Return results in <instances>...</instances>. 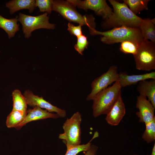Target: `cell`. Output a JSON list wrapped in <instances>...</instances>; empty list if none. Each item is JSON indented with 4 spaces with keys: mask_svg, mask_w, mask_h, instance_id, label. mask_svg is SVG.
<instances>
[{
    "mask_svg": "<svg viewBox=\"0 0 155 155\" xmlns=\"http://www.w3.org/2000/svg\"><path fill=\"white\" fill-rule=\"evenodd\" d=\"M113 11L111 16L105 20L102 26L105 29L126 26L139 28L142 19L133 13L124 3L109 0Z\"/></svg>",
    "mask_w": 155,
    "mask_h": 155,
    "instance_id": "cell-1",
    "label": "cell"
},
{
    "mask_svg": "<svg viewBox=\"0 0 155 155\" xmlns=\"http://www.w3.org/2000/svg\"><path fill=\"white\" fill-rule=\"evenodd\" d=\"M89 30L90 34L92 35L102 36L100 38L101 41L107 44L121 42L127 40L140 44L144 40L139 28L123 26L105 32L98 31L93 28H89Z\"/></svg>",
    "mask_w": 155,
    "mask_h": 155,
    "instance_id": "cell-2",
    "label": "cell"
},
{
    "mask_svg": "<svg viewBox=\"0 0 155 155\" xmlns=\"http://www.w3.org/2000/svg\"><path fill=\"white\" fill-rule=\"evenodd\" d=\"M122 87L118 81L98 93L92 100L93 115L95 118L106 115L121 96Z\"/></svg>",
    "mask_w": 155,
    "mask_h": 155,
    "instance_id": "cell-3",
    "label": "cell"
},
{
    "mask_svg": "<svg viewBox=\"0 0 155 155\" xmlns=\"http://www.w3.org/2000/svg\"><path fill=\"white\" fill-rule=\"evenodd\" d=\"M52 9L70 22L82 26H87L89 28L96 27L95 18L92 15L82 16L77 11L75 7L67 0H53Z\"/></svg>",
    "mask_w": 155,
    "mask_h": 155,
    "instance_id": "cell-4",
    "label": "cell"
},
{
    "mask_svg": "<svg viewBox=\"0 0 155 155\" xmlns=\"http://www.w3.org/2000/svg\"><path fill=\"white\" fill-rule=\"evenodd\" d=\"M136 68L150 71L155 69V43L144 39L140 44L133 55Z\"/></svg>",
    "mask_w": 155,
    "mask_h": 155,
    "instance_id": "cell-5",
    "label": "cell"
},
{
    "mask_svg": "<svg viewBox=\"0 0 155 155\" xmlns=\"http://www.w3.org/2000/svg\"><path fill=\"white\" fill-rule=\"evenodd\" d=\"M82 115L79 112L75 113L63 123V133L59 135V138L62 140L66 145H75L81 143Z\"/></svg>",
    "mask_w": 155,
    "mask_h": 155,
    "instance_id": "cell-6",
    "label": "cell"
},
{
    "mask_svg": "<svg viewBox=\"0 0 155 155\" xmlns=\"http://www.w3.org/2000/svg\"><path fill=\"white\" fill-rule=\"evenodd\" d=\"M47 13H45L37 16H32L20 13L18 20L22 24L26 38H29L34 30L41 28L54 29L55 25L49 22Z\"/></svg>",
    "mask_w": 155,
    "mask_h": 155,
    "instance_id": "cell-7",
    "label": "cell"
},
{
    "mask_svg": "<svg viewBox=\"0 0 155 155\" xmlns=\"http://www.w3.org/2000/svg\"><path fill=\"white\" fill-rule=\"evenodd\" d=\"M118 78L117 66L115 65L111 66L106 72L92 82L91 92L87 96L86 100H92L98 93L108 87L113 82L117 81Z\"/></svg>",
    "mask_w": 155,
    "mask_h": 155,
    "instance_id": "cell-8",
    "label": "cell"
},
{
    "mask_svg": "<svg viewBox=\"0 0 155 155\" xmlns=\"http://www.w3.org/2000/svg\"><path fill=\"white\" fill-rule=\"evenodd\" d=\"M78 8L85 11L90 9L93 10L97 15L101 16L105 20L109 17L113 11L104 0H67Z\"/></svg>",
    "mask_w": 155,
    "mask_h": 155,
    "instance_id": "cell-9",
    "label": "cell"
},
{
    "mask_svg": "<svg viewBox=\"0 0 155 155\" xmlns=\"http://www.w3.org/2000/svg\"><path fill=\"white\" fill-rule=\"evenodd\" d=\"M29 106L34 107L37 106L44 108L49 112H55L59 117L64 118L66 115L65 110L55 106L44 99L42 96L39 97L34 94L29 90L25 91L23 94Z\"/></svg>",
    "mask_w": 155,
    "mask_h": 155,
    "instance_id": "cell-10",
    "label": "cell"
},
{
    "mask_svg": "<svg viewBox=\"0 0 155 155\" xmlns=\"http://www.w3.org/2000/svg\"><path fill=\"white\" fill-rule=\"evenodd\" d=\"M136 107L139 110L136 114L139 119V122L146 124L155 118V108L146 97L141 95L137 96Z\"/></svg>",
    "mask_w": 155,
    "mask_h": 155,
    "instance_id": "cell-11",
    "label": "cell"
},
{
    "mask_svg": "<svg viewBox=\"0 0 155 155\" xmlns=\"http://www.w3.org/2000/svg\"><path fill=\"white\" fill-rule=\"evenodd\" d=\"M59 117L56 113L49 112L39 107L35 106L27 110V114L23 121L16 128L20 129L27 123L33 121L51 118L56 119Z\"/></svg>",
    "mask_w": 155,
    "mask_h": 155,
    "instance_id": "cell-12",
    "label": "cell"
},
{
    "mask_svg": "<svg viewBox=\"0 0 155 155\" xmlns=\"http://www.w3.org/2000/svg\"><path fill=\"white\" fill-rule=\"evenodd\" d=\"M125 113V106L121 96L106 115L105 119L110 125L117 126L119 124Z\"/></svg>",
    "mask_w": 155,
    "mask_h": 155,
    "instance_id": "cell-13",
    "label": "cell"
},
{
    "mask_svg": "<svg viewBox=\"0 0 155 155\" xmlns=\"http://www.w3.org/2000/svg\"><path fill=\"white\" fill-rule=\"evenodd\" d=\"M148 79L155 80V72L142 74L129 75L125 72L119 73L118 81L122 88L136 84L140 81Z\"/></svg>",
    "mask_w": 155,
    "mask_h": 155,
    "instance_id": "cell-14",
    "label": "cell"
},
{
    "mask_svg": "<svg viewBox=\"0 0 155 155\" xmlns=\"http://www.w3.org/2000/svg\"><path fill=\"white\" fill-rule=\"evenodd\" d=\"M137 89L140 95L147 97L155 108V80L140 81L138 83Z\"/></svg>",
    "mask_w": 155,
    "mask_h": 155,
    "instance_id": "cell-15",
    "label": "cell"
},
{
    "mask_svg": "<svg viewBox=\"0 0 155 155\" xmlns=\"http://www.w3.org/2000/svg\"><path fill=\"white\" fill-rule=\"evenodd\" d=\"M35 1L34 0H13L6 4V7L9 9V13L13 14L19 10L27 9L30 13H32L35 7Z\"/></svg>",
    "mask_w": 155,
    "mask_h": 155,
    "instance_id": "cell-16",
    "label": "cell"
},
{
    "mask_svg": "<svg viewBox=\"0 0 155 155\" xmlns=\"http://www.w3.org/2000/svg\"><path fill=\"white\" fill-rule=\"evenodd\" d=\"M155 20L150 18L142 19L139 28L144 40L155 43Z\"/></svg>",
    "mask_w": 155,
    "mask_h": 155,
    "instance_id": "cell-17",
    "label": "cell"
},
{
    "mask_svg": "<svg viewBox=\"0 0 155 155\" xmlns=\"http://www.w3.org/2000/svg\"><path fill=\"white\" fill-rule=\"evenodd\" d=\"M18 16L14 18L8 19L0 15V28L7 34L8 38L13 37L19 29V24L17 23Z\"/></svg>",
    "mask_w": 155,
    "mask_h": 155,
    "instance_id": "cell-18",
    "label": "cell"
},
{
    "mask_svg": "<svg viewBox=\"0 0 155 155\" xmlns=\"http://www.w3.org/2000/svg\"><path fill=\"white\" fill-rule=\"evenodd\" d=\"M27 111L12 110L7 116L6 121L7 127L16 128L24 120L27 114Z\"/></svg>",
    "mask_w": 155,
    "mask_h": 155,
    "instance_id": "cell-19",
    "label": "cell"
},
{
    "mask_svg": "<svg viewBox=\"0 0 155 155\" xmlns=\"http://www.w3.org/2000/svg\"><path fill=\"white\" fill-rule=\"evenodd\" d=\"M13 101L12 110L27 111V103L26 99L20 91L15 89L12 93Z\"/></svg>",
    "mask_w": 155,
    "mask_h": 155,
    "instance_id": "cell-20",
    "label": "cell"
},
{
    "mask_svg": "<svg viewBox=\"0 0 155 155\" xmlns=\"http://www.w3.org/2000/svg\"><path fill=\"white\" fill-rule=\"evenodd\" d=\"M98 136L99 133L96 131L94 132L92 139L86 144L75 145H66L67 151L65 155H77L81 152H86L90 148L92 141Z\"/></svg>",
    "mask_w": 155,
    "mask_h": 155,
    "instance_id": "cell-21",
    "label": "cell"
},
{
    "mask_svg": "<svg viewBox=\"0 0 155 155\" xmlns=\"http://www.w3.org/2000/svg\"><path fill=\"white\" fill-rule=\"evenodd\" d=\"M125 3L135 14L144 9H148V3L149 0H124Z\"/></svg>",
    "mask_w": 155,
    "mask_h": 155,
    "instance_id": "cell-22",
    "label": "cell"
},
{
    "mask_svg": "<svg viewBox=\"0 0 155 155\" xmlns=\"http://www.w3.org/2000/svg\"><path fill=\"white\" fill-rule=\"evenodd\" d=\"M145 124L146 129L142 137L148 143L153 142L155 140V118Z\"/></svg>",
    "mask_w": 155,
    "mask_h": 155,
    "instance_id": "cell-23",
    "label": "cell"
},
{
    "mask_svg": "<svg viewBox=\"0 0 155 155\" xmlns=\"http://www.w3.org/2000/svg\"><path fill=\"white\" fill-rule=\"evenodd\" d=\"M140 44L131 40L124 41L121 42L120 50L124 53L134 55L136 53Z\"/></svg>",
    "mask_w": 155,
    "mask_h": 155,
    "instance_id": "cell-24",
    "label": "cell"
},
{
    "mask_svg": "<svg viewBox=\"0 0 155 155\" xmlns=\"http://www.w3.org/2000/svg\"><path fill=\"white\" fill-rule=\"evenodd\" d=\"M53 0H36L35 1L36 7H38L40 11L45 12L47 14H50L52 9Z\"/></svg>",
    "mask_w": 155,
    "mask_h": 155,
    "instance_id": "cell-25",
    "label": "cell"
},
{
    "mask_svg": "<svg viewBox=\"0 0 155 155\" xmlns=\"http://www.w3.org/2000/svg\"><path fill=\"white\" fill-rule=\"evenodd\" d=\"M77 43L74 46V48L80 54L83 55V52L85 49L87 48L89 42L87 37L84 35L77 37Z\"/></svg>",
    "mask_w": 155,
    "mask_h": 155,
    "instance_id": "cell-26",
    "label": "cell"
},
{
    "mask_svg": "<svg viewBox=\"0 0 155 155\" xmlns=\"http://www.w3.org/2000/svg\"><path fill=\"white\" fill-rule=\"evenodd\" d=\"M67 30L70 33L77 37L82 35V26L79 25L78 26H75L70 22L68 23Z\"/></svg>",
    "mask_w": 155,
    "mask_h": 155,
    "instance_id": "cell-27",
    "label": "cell"
},
{
    "mask_svg": "<svg viewBox=\"0 0 155 155\" xmlns=\"http://www.w3.org/2000/svg\"><path fill=\"white\" fill-rule=\"evenodd\" d=\"M98 147L95 145H91L90 148L86 152L84 155H96Z\"/></svg>",
    "mask_w": 155,
    "mask_h": 155,
    "instance_id": "cell-28",
    "label": "cell"
},
{
    "mask_svg": "<svg viewBox=\"0 0 155 155\" xmlns=\"http://www.w3.org/2000/svg\"><path fill=\"white\" fill-rule=\"evenodd\" d=\"M151 155H155V143H154V145L152 149V152Z\"/></svg>",
    "mask_w": 155,
    "mask_h": 155,
    "instance_id": "cell-29",
    "label": "cell"
},
{
    "mask_svg": "<svg viewBox=\"0 0 155 155\" xmlns=\"http://www.w3.org/2000/svg\"><path fill=\"white\" fill-rule=\"evenodd\" d=\"M132 155H138V154H133Z\"/></svg>",
    "mask_w": 155,
    "mask_h": 155,
    "instance_id": "cell-30",
    "label": "cell"
},
{
    "mask_svg": "<svg viewBox=\"0 0 155 155\" xmlns=\"http://www.w3.org/2000/svg\"></svg>",
    "mask_w": 155,
    "mask_h": 155,
    "instance_id": "cell-31",
    "label": "cell"
}]
</instances>
